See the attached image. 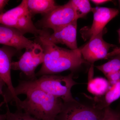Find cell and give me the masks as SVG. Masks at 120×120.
I'll return each mask as SVG.
<instances>
[{
	"instance_id": "cell-25",
	"label": "cell",
	"mask_w": 120,
	"mask_h": 120,
	"mask_svg": "<svg viewBox=\"0 0 120 120\" xmlns=\"http://www.w3.org/2000/svg\"><path fill=\"white\" fill-rule=\"evenodd\" d=\"M118 31V35H119V42H120V28L118 30V31Z\"/></svg>"
},
{
	"instance_id": "cell-12",
	"label": "cell",
	"mask_w": 120,
	"mask_h": 120,
	"mask_svg": "<svg viewBox=\"0 0 120 120\" xmlns=\"http://www.w3.org/2000/svg\"><path fill=\"white\" fill-rule=\"evenodd\" d=\"M29 12L27 0H23L17 7L0 15V24L17 29L22 18Z\"/></svg>"
},
{
	"instance_id": "cell-23",
	"label": "cell",
	"mask_w": 120,
	"mask_h": 120,
	"mask_svg": "<svg viewBox=\"0 0 120 120\" xmlns=\"http://www.w3.org/2000/svg\"><path fill=\"white\" fill-rule=\"evenodd\" d=\"M91 1L95 4L98 5L105 4L110 1L106 0H91Z\"/></svg>"
},
{
	"instance_id": "cell-3",
	"label": "cell",
	"mask_w": 120,
	"mask_h": 120,
	"mask_svg": "<svg viewBox=\"0 0 120 120\" xmlns=\"http://www.w3.org/2000/svg\"><path fill=\"white\" fill-rule=\"evenodd\" d=\"M73 77L72 73L65 76L46 75L41 76L34 80L26 81L30 85L61 98L64 102L66 103L76 101L71 91L72 87L77 84Z\"/></svg>"
},
{
	"instance_id": "cell-9",
	"label": "cell",
	"mask_w": 120,
	"mask_h": 120,
	"mask_svg": "<svg viewBox=\"0 0 120 120\" xmlns=\"http://www.w3.org/2000/svg\"><path fill=\"white\" fill-rule=\"evenodd\" d=\"M94 15L93 22L90 27L83 28L81 33L83 39L86 40L94 37L102 32L105 26L119 13L117 9L105 7L92 8Z\"/></svg>"
},
{
	"instance_id": "cell-4",
	"label": "cell",
	"mask_w": 120,
	"mask_h": 120,
	"mask_svg": "<svg viewBox=\"0 0 120 120\" xmlns=\"http://www.w3.org/2000/svg\"><path fill=\"white\" fill-rule=\"evenodd\" d=\"M77 20L70 0L63 5H57L49 13L44 15L38 24L42 28H50L53 32H56Z\"/></svg>"
},
{
	"instance_id": "cell-10",
	"label": "cell",
	"mask_w": 120,
	"mask_h": 120,
	"mask_svg": "<svg viewBox=\"0 0 120 120\" xmlns=\"http://www.w3.org/2000/svg\"><path fill=\"white\" fill-rule=\"evenodd\" d=\"M35 43L17 29L0 24V45L12 47L18 51L31 48Z\"/></svg>"
},
{
	"instance_id": "cell-1",
	"label": "cell",
	"mask_w": 120,
	"mask_h": 120,
	"mask_svg": "<svg viewBox=\"0 0 120 120\" xmlns=\"http://www.w3.org/2000/svg\"><path fill=\"white\" fill-rule=\"evenodd\" d=\"M16 95H26L21 101L17 110L24 112L39 120H56L61 112L64 102L61 99L45 92L36 87L22 81L15 87Z\"/></svg>"
},
{
	"instance_id": "cell-20",
	"label": "cell",
	"mask_w": 120,
	"mask_h": 120,
	"mask_svg": "<svg viewBox=\"0 0 120 120\" xmlns=\"http://www.w3.org/2000/svg\"><path fill=\"white\" fill-rule=\"evenodd\" d=\"M120 54V47H116L112 52L109 53L107 54V59Z\"/></svg>"
},
{
	"instance_id": "cell-22",
	"label": "cell",
	"mask_w": 120,
	"mask_h": 120,
	"mask_svg": "<svg viewBox=\"0 0 120 120\" xmlns=\"http://www.w3.org/2000/svg\"><path fill=\"white\" fill-rule=\"evenodd\" d=\"M5 85V83L4 81L2 80V79L0 78V96L1 95L4 98V94L3 91V88L4 87V86ZM4 103H3V102L1 103H0V108L1 107V106L4 105Z\"/></svg>"
},
{
	"instance_id": "cell-11",
	"label": "cell",
	"mask_w": 120,
	"mask_h": 120,
	"mask_svg": "<svg viewBox=\"0 0 120 120\" xmlns=\"http://www.w3.org/2000/svg\"><path fill=\"white\" fill-rule=\"evenodd\" d=\"M77 21L75 20L52 34H49L50 41L56 45L60 43L66 45L71 50L78 49L76 40Z\"/></svg>"
},
{
	"instance_id": "cell-2",
	"label": "cell",
	"mask_w": 120,
	"mask_h": 120,
	"mask_svg": "<svg viewBox=\"0 0 120 120\" xmlns=\"http://www.w3.org/2000/svg\"><path fill=\"white\" fill-rule=\"evenodd\" d=\"M49 33L43 30L37 37V42L41 46L45 57L36 76L55 75L68 70L73 71L87 62L82 57L80 49H67L57 46L49 39Z\"/></svg>"
},
{
	"instance_id": "cell-8",
	"label": "cell",
	"mask_w": 120,
	"mask_h": 120,
	"mask_svg": "<svg viewBox=\"0 0 120 120\" xmlns=\"http://www.w3.org/2000/svg\"><path fill=\"white\" fill-rule=\"evenodd\" d=\"M106 32L105 28L98 34L90 38L88 43L80 49L82 56L87 63L94 64L99 60L107 59L110 49L114 45L103 40V35Z\"/></svg>"
},
{
	"instance_id": "cell-5",
	"label": "cell",
	"mask_w": 120,
	"mask_h": 120,
	"mask_svg": "<svg viewBox=\"0 0 120 120\" xmlns=\"http://www.w3.org/2000/svg\"><path fill=\"white\" fill-rule=\"evenodd\" d=\"M105 109L78 102L76 100L64 103L56 120H102Z\"/></svg>"
},
{
	"instance_id": "cell-21",
	"label": "cell",
	"mask_w": 120,
	"mask_h": 120,
	"mask_svg": "<svg viewBox=\"0 0 120 120\" xmlns=\"http://www.w3.org/2000/svg\"><path fill=\"white\" fill-rule=\"evenodd\" d=\"M9 1L8 0H0V15L4 12L5 8Z\"/></svg>"
},
{
	"instance_id": "cell-26",
	"label": "cell",
	"mask_w": 120,
	"mask_h": 120,
	"mask_svg": "<svg viewBox=\"0 0 120 120\" xmlns=\"http://www.w3.org/2000/svg\"><path fill=\"white\" fill-rule=\"evenodd\" d=\"M119 2H120V0L119 1Z\"/></svg>"
},
{
	"instance_id": "cell-15",
	"label": "cell",
	"mask_w": 120,
	"mask_h": 120,
	"mask_svg": "<svg viewBox=\"0 0 120 120\" xmlns=\"http://www.w3.org/2000/svg\"><path fill=\"white\" fill-rule=\"evenodd\" d=\"M27 2L28 11L32 16L46 15L57 6L53 0H27Z\"/></svg>"
},
{
	"instance_id": "cell-24",
	"label": "cell",
	"mask_w": 120,
	"mask_h": 120,
	"mask_svg": "<svg viewBox=\"0 0 120 120\" xmlns=\"http://www.w3.org/2000/svg\"><path fill=\"white\" fill-rule=\"evenodd\" d=\"M7 116L6 113L5 114H0V120H6Z\"/></svg>"
},
{
	"instance_id": "cell-7",
	"label": "cell",
	"mask_w": 120,
	"mask_h": 120,
	"mask_svg": "<svg viewBox=\"0 0 120 120\" xmlns=\"http://www.w3.org/2000/svg\"><path fill=\"white\" fill-rule=\"evenodd\" d=\"M16 51L14 48L9 46H4L0 47V78L4 81L8 87V94H5V96L8 102L10 100H12L15 102L17 107L21 100L16 94L11 74L12 60Z\"/></svg>"
},
{
	"instance_id": "cell-18",
	"label": "cell",
	"mask_w": 120,
	"mask_h": 120,
	"mask_svg": "<svg viewBox=\"0 0 120 120\" xmlns=\"http://www.w3.org/2000/svg\"><path fill=\"white\" fill-rule=\"evenodd\" d=\"M7 112L6 120H39L26 113L23 112L22 110H17L16 112H11L8 103L6 104Z\"/></svg>"
},
{
	"instance_id": "cell-6",
	"label": "cell",
	"mask_w": 120,
	"mask_h": 120,
	"mask_svg": "<svg viewBox=\"0 0 120 120\" xmlns=\"http://www.w3.org/2000/svg\"><path fill=\"white\" fill-rule=\"evenodd\" d=\"M35 42L33 47L26 49L19 60L12 61L11 64V69L21 71L28 77L29 80L36 79L35 70L44 60L45 55L41 46Z\"/></svg>"
},
{
	"instance_id": "cell-13",
	"label": "cell",
	"mask_w": 120,
	"mask_h": 120,
	"mask_svg": "<svg viewBox=\"0 0 120 120\" xmlns=\"http://www.w3.org/2000/svg\"><path fill=\"white\" fill-rule=\"evenodd\" d=\"M93 102L92 105L100 110L105 109L120 98V80L110 85L109 88L105 94L94 98L87 96Z\"/></svg>"
},
{
	"instance_id": "cell-16",
	"label": "cell",
	"mask_w": 120,
	"mask_h": 120,
	"mask_svg": "<svg viewBox=\"0 0 120 120\" xmlns=\"http://www.w3.org/2000/svg\"><path fill=\"white\" fill-rule=\"evenodd\" d=\"M111 58L112 59L106 63L96 67L106 77L110 74L120 72V54Z\"/></svg>"
},
{
	"instance_id": "cell-14",
	"label": "cell",
	"mask_w": 120,
	"mask_h": 120,
	"mask_svg": "<svg viewBox=\"0 0 120 120\" xmlns=\"http://www.w3.org/2000/svg\"><path fill=\"white\" fill-rule=\"evenodd\" d=\"M94 64H91L88 73L87 90L95 97L105 94L109 90L110 84L107 79L102 77H93Z\"/></svg>"
},
{
	"instance_id": "cell-19",
	"label": "cell",
	"mask_w": 120,
	"mask_h": 120,
	"mask_svg": "<svg viewBox=\"0 0 120 120\" xmlns=\"http://www.w3.org/2000/svg\"><path fill=\"white\" fill-rule=\"evenodd\" d=\"M102 120H120V112L112 109L110 106L105 109V114Z\"/></svg>"
},
{
	"instance_id": "cell-17",
	"label": "cell",
	"mask_w": 120,
	"mask_h": 120,
	"mask_svg": "<svg viewBox=\"0 0 120 120\" xmlns=\"http://www.w3.org/2000/svg\"><path fill=\"white\" fill-rule=\"evenodd\" d=\"M75 9L77 19L82 18L91 11L90 2L87 0H71Z\"/></svg>"
}]
</instances>
